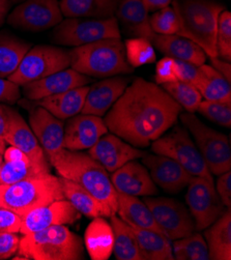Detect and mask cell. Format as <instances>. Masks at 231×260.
I'll return each mask as SVG.
<instances>
[{"instance_id":"obj_14","label":"cell","mask_w":231,"mask_h":260,"mask_svg":"<svg viewBox=\"0 0 231 260\" xmlns=\"http://www.w3.org/2000/svg\"><path fill=\"white\" fill-rule=\"evenodd\" d=\"M6 142L26 154L32 164L43 173H50V163L30 126L16 109L6 106Z\"/></svg>"},{"instance_id":"obj_44","label":"cell","mask_w":231,"mask_h":260,"mask_svg":"<svg viewBox=\"0 0 231 260\" xmlns=\"http://www.w3.org/2000/svg\"><path fill=\"white\" fill-rule=\"evenodd\" d=\"M20 240L16 232H0V260L8 259L18 252Z\"/></svg>"},{"instance_id":"obj_12","label":"cell","mask_w":231,"mask_h":260,"mask_svg":"<svg viewBox=\"0 0 231 260\" xmlns=\"http://www.w3.org/2000/svg\"><path fill=\"white\" fill-rule=\"evenodd\" d=\"M62 17L59 0H25L7 18L14 28L38 32L54 28Z\"/></svg>"},{"instance_id":"obj_22","label":"cell","mask_w":231,"mask_h":260,"mask_svg":"<svg viewBox=\"0 0 231 260\" xmlns=\"http://www.w3.org/2000/svg\"><path fill=\"white\" fill-rule=\"evenodd\" d=\"M129 84L124 77H109L89 86L81 113L103 117Z\"/></svg>"},{"instance_id":"obj_21","label":"cell","mask_w":231,"mask_h":260,"mask_svg":"<svg viewBox=\"0 0 231 260\" xmlns=\"http://www.w3.org/2000/svg\"><path fill=\"white\" fill-rule=\"evenodd\" d=\"M116 192L130 196H153L158 194L147 169L136 161H130L113 172L110 177Z\"/></svg>"},{"instance_id":"obj_11","label":"cell","mask_w":231,"mask_h":260,"mask_svg":"<svg viewBox=\"0 0 231 260\" xmlns=\"http://www.w3.org/2000/svg\"><path fill=\"white\" fill-rule=\"evenodd\" d=\"M186 202L197 230L207 229L225 212V205L216 191L214 181L199 176H192L190 179Z\"/></svg>"},{"instance_id":"obj_19","label":"cell","mask_w":231,"mask_h":260,"mask_svg":"<svg viewBox=\"0 0 231 260\" xmlns=\"http://www.w3.org/2000/svg\"><path fill=\"white\" fill-rule=\"evenodd\" d=\"M143 164L149 169L155 184L168 193H178L186 188L192 175L173 159L162 154H145Z\"/></svg>"},{"instance_id":"obj_3","label":"cell","mask_w":231,"mask_h":260,"mask_svg":"<svg viewBox=\"0 0 231 260\" xmlns=\"http://www.w3.org/2000/svg\"><path fill=\"white\" fill-rule=\"evenodd\" d=\"M171 5L181 26L177 35L197 44L210 58L219 57L218 22L225 8L214 0H172Z\"/></svg>"},{"instance_id":"obj_53","label":"cell","mask_w":231,"mask_h":260,"mask_svg":"<svg viewBox=\"0 0 231 260\" xmlns=\"http://www.w3.org/2000/svg\"><path fill=\"white\" fill-rule=\"evenodd\" d=\"M5 150H6V145H5V144H2V143H0V153H3V154H4Z\"/></svg>"},{"instance_id":"obj_42","label":"cell","mask_w":231,"mask_h":260,"mask_svg":"<svg viewBox=\"0 0 231 260\" xmlns=\"http://www.w3.org/2000/svg\"><path fill=\"white\" fill-rule=\"evenodd\" d=\"M155 80L157 84L170 83L177 80L176 70H175V61L173 58L165 56L156 66V74Z\"/></svg>"},{"instance_id":"obj_40","label":"cell","mask_w":231,"mask_h":260,"mask_svg":"<svg viewBox=\"0 0 231 260\" xmlns=\"http://www.w3.org/2000/svg\"><path fill=\"white\" fill-rule=\"evenodd\" d=\"M197 111L211 121L225 127L231 126V104L217 101H201Z\"/></svg>"},{"instance_id":"obj_54","label":"cell","mask_w":231,"mask_h":260,"mask_svg":"<svg viewBox=\"0 0 231 260\" xmlns=\"http://www.w3.org/2000/svg\"><path fill=\"white\" fill-rule=\"evenodd\" d=\"M23 2H25V0H11V3L12 4H21V3H23Z\"/></svg>"},{"instance_id":"obj_49","label":"cell","mask_w":231,"mask_h":260,"mask_svg":"<svg viewBox=\"0 0 231 260\" xmlns=\"http://www.w3.org/2000/svg\"><path fill=\"white\" fill-rule=\"evenodd\" d=\"M142 3L148 13H155L159 10L169 7L172 0H142Z\"/></svg>"},{"instance_id":"obj_16","label":"cell","mask_w":231,"mask_h":260,"mask_svg":"<svg viewBox=\"0 0 231 260\" xmlns=\"http://www.w3.org/2000/svg\"><path fill=\"white\" fill-rule=\"evenodd\" d=\"M108 133V127L102 117L91 114H77L70 117L63 134V148L84 150L92 147L97 140Z\"/></svg>"},{"instance_id":"obj_36","label":"cell","mask_w":231,"mask_h":260,"mask_svg":"<svg viewBox=\"0 0 231 260\" xmlns=\"http://www.w3.org/2000/svg\"><path fill=\"white\" fill-rule=\"evenodd\" d=\"M172 252L177 260H210L207 242L200 233L174 240Z\"/></svg>"},{"instance_id":"obj_27","label":"cell","mask_w":231,"mask_h":260,"mask_svg":"<svg viewBox=\"0 0 231 260\" xmlns=\"http://www.w3.org/2000/svg\"><path fill=\"white\" fill-rule=\"evenodd\" d=\"M84 244L92 260L109 259L114 246V233L111 224L103 217L93 218L86 228Z\"/></svg>"},{"instance_id":"obj_32","label":"cell","mask_w":231,"mask_h":260,"mask_svg":"<svg viewBox=\"0 0 231 260\" xmlns=\"http://www.w3.org/2000/svg\"><path fill=\"white\" fill-rule=\"evenodd\" d=\"M142 260H173L170 240L153 230L132 228Z\"/></svg>"},{"instance_id":"obj_39","label":"cell","mask_w":231,"mask_h":260,"mask_svg":"<svg viewBox=\"0 0 231 260\" xmlns=\"http://www.w3.org/2000/svg\"><path fill=\"white\" fill-rule=\"evenodd\" d=\"M151 29L156 35H177L179 20L172 7H167L153 13L149 17Z\"/></svg>"},{"instance_id":"obj_5","label":"cell","mask_w":231,"mask_h":260,"mask_svg":"<svg viewBox=\"0 0 231 260\" xmlns=\"http://www.w3.org/2000/svg\"><path fill=\"white\" fill-rule=\"evenodd\" d=\"M71 69L88 77L109 78L134 71L126 61L120 39H105L70 51Z\"/></svg>"},{"instance_id":"obj_45","label":"cell","mask_w":231,"mask_h":260,"mask_svg":"<svg viewBox=\"0 0 231 260\" xmlns=\"http://www.w3.org/2000/svg\"><path fill=\"white\" fill-rule=\"evenodd\" d=\"M22 218L16 213L0 206V232H16L20 231Z\"/></svg>"},{"instance_id":"obj_2","label":"cell","mask_w":231,"mask_h":260,"mask_svg":"<svg viewBox=\"0 0 231 260\" xmlns=\"http://www.w3.org/2000/svg\"><path fill=\"white\" fill-rule=\"evenodd\" d=\"M59 176L75 181L89 192L113 216L117 212V192L108 171L88 153L61 148L47 158Z\"/></svg>"},{"instance_id":"obj_30","label":"cell","mask_w":231,"mask_h":260,"mask_svg":"<svg viewBox=\"0 0 231 260\" xmlns=\"http://www.w3.org/2000/svg\"><path fill=\"white\" fill-rule=\"evenodd\" d=\"M204 232L210 259L231 260V210L216 220Z\"/></svg>"},{"instance_id":"obj_33","label":"cell","mask_w":231,"mask_h":260,"mask_svg":"<svg viewBox=\"0 0 231 260\" xmlns=\"http://www.w3.org/2000/svg\"><path fill=\"white\" fill-rule=\"evenodd\" d=\"M201 75L196 88L207 101L231 104V86L225 78L211 64L200 66Z\"/></svg>"},{"instance_id":"obj_23","label":"cell","mask_w":231,"mask_h":260,"mask_svg":"<svg viewBox=\"0 0 231 260\" xmlns=\"http://www.w3.org/2000/svg\"><path fill=\"white\" fill-rule=\"evenodd\" d=\"M151 44L165 56L198 67L204 64L208 57L197 44L178 35H156Z\"/></svg>"},{"instance_id":"obj_26","label":"cell","mask_w":231,"mask_h":260,"mask_svg":"<svg viewBox=\"0 0 231 260\" xmlns=\"http://www.w3.org/2000/svg\"><path fill=\"white\" fill-rule=\"evenodd\" d=\"M116 213L124 223L132 228L147 229L163 233L147 205L136 196H130L117 192Z\"/></svg>"},{"instance_id":"obj_28","label":"cell","mask_w":231,"mask_h":260,"mask_svg":"<svg viewBox=\"0 0 231 260\" xmlns=\"http://www.w3.org/2000/svg\"><path fill=\"white\" fill-rule=\"evenodd\" d=\"M121 0H60L59 6L65 18H114Z\"/></svg>"},{"instance_id":"obj_37","label":"cell","mask_w":231,"mask_h":260,"mask_svg":"<svg viewBox=\"0 0 231 260\" xmlns=\"http://www.w3.org/2000/svg\"><path fill=\"white\" fill-rule=\"evenodd\" d=\"M161 86L187 112L195 113L197 111L202 96L194 85L176 80L174 82L164 83Z\"/></svg>"},{"instance_id":"obj_17","label":"cell","mask_w":231,"mask_h":260,"mask_svg":"<svg viewBox=\"0 0 231 260\" xmlns=\"http://www.w3.org/2000/svg\"><path fill=\"white\" fill-rule=\"evenodd\" d=\"M88 154L109 172H114L125 163L143 158L146 152L122 141L113 134L103 135L89 148Z\"/></svg>"},{"instance_id":"obj_1","label":"cell","mask_w":231,"mask_h":260,"mask_svg":"<svg viewBox=\"0 0 231 260\" xmlns=\"http://www.w3.org/2000/svg\"><path fill=\"white\" fill-rule=\"evenodd\" d=\"M183 108L158 84L136 78L106 113L109 131L137 147H146L176 123Z\"/></svg>"},{"instance_id":"obj_9","label":"cell","mask_w":231,"mask_h":260,"mask_svg":"<svg viewBox=\"0 0 231 260\" xmlns=\"http://www.w3.org/2000/svg\"><path fill=\"white\" fill-rule=\"evenodd\" d=\"M70 67V51L55 46L38 45L29 49L16 72L8 79L22 86Z\"/></svg>"},{"instance_id":"obj_38","label":"cell","mask_w":231,"mask_h":260,"mask_svg":"<svg viewBox=\"0 0 231 260\" xmlns=\"http://www.w3.org/2000/svg\"><path fill=\"white\" fill-rule=\"evenodd\" d=\"M125 58L132 68L156 62L157 55L150 41L144 38L127 39L124 43Z\"/></svg>"},{"instance_id":"obj_10","label":"cell","mask_w":231,"mask_h":260,"mask_svg":"<svg viewBox=\"0 0 231 260\" xmlns=\"http://www.w3.org/2000/svg\"><path fill=\"white\" fill-rule=\"evenodd\" d=\"M151 150L166 155L184 167L192 176L214 181L213 175L186 128L176 125L165 136L152 141Z\"/></svg>"},{"instance_id":"obj_43","label":"cell","mask_w":231,"mask_h":260,"mask_svg":"<svg viewBox=\"0 0 231 260\" xmlns=\"http://www.w3.org/2000/svg\"><path fill=\"white\" fill-rule=\"evenodd\" d=\"M174 61H175L177 80L192 84L196 87V84H197L199 78H200V75H201L200 67L190 63V62L182 61V60L174 59Z\"/></svg>"},{"instance_id":"obj_24","label":"cell","mask_w":231,"mask_h":260,"mask_svg":"<svg viewBox=\"0 0 231 260\" xmlns=\"http://www.w3.org/2000/svg\"><path fill=\"white\" fill-rule=\"evenodd\" d=\"M115 18L124 30L134 38H144L152 42L156 37L149 23V13L142 0H121L116 10Z\"/></svg>"},{"instance_id":"obj_46","label":"cell","mask_w":231,"mask_h":260,"mask_svg":"<svg viewBox=\"0 0 231 260\" xmlns=\"http://www.w3.org/2000/svg\"><path fill=\"white\" fill-rule=\"evenodd\" d=\"M20 98V86L6 78H0V104H15Z\"/></svg>"},{"instance_id":"obj_25","label":"cell","mask_w":231,"mask_h":260,"mask_svg":"<svg viewBox=\"0 0 231 260\" xmlns=\"http://www.w3.org/2000/svg\"><path fill=\"white\" fill-rule=\"evenodd\" d=\"M88 88L89 86L85 85L30 102L34 105L43 107L61 120L69 119L81 113Z\"/></svg>"},{"instance_id":"obj_52","label":"cell","mask_w":231,"mask_h":260,"mask_svg":"<svg viewBox=\"0 0 231 260\" xmlns=\"http://www.w3.org/2000/svg\"><path fill=\"white\" fill-rule=\"evenodd\" d=\"M3 165H4V155L3 153H0V171H2Z\"/></svg>"},{"instance_id":"obj_51","label":"cell","mask_w":231,"mask_h":260,"mask_svg":"<svg viewBox=\"0 0 231 260\" xmlns=\"http://www.w3.org/2000/svg\"><path fill=\"white\" fill-rule=\"evenodd\" d=\"M11 5V0H0V26L4 24L6 18L8 17Z\"/></svg>"},{"instance_id":"obj_15","label":"cell","mask_w":231,"mask_h":260,"mask_svg":"<svg viewBox=\"0 0 231 260\" xmlns=\"http://www.w3.org/2000/svg\"><path fill=\"white\" fill-rule=\"evenodd\" d=\"M80 218L81 214L67 199L55 200L25 215L19 232L25 236L54 225H71Z\"/></svg>"},{"instance_id":"obj_18","label":"cell","mask_w":231,"mask_h":260,"mask_svg":"<svg viewBox=\"0 0 231 260\" xmlns=\"http://www.w3.org/2000/svg\"><path fill=\"white\" fill-rule=\"evenodd\" d=\"M91 78L73 69H65L43 79L22 85V92L27 100L39 101L46 96L61 93L89 84Z\"/></svg>"},{"instance_id":"obj_41","label":"cell","mask_w":231,"mask_h":260,"mask_svg":"<svg viewBox=\"0 0 231 260\" xmlns=\"http://www.w3.org/2000/svg\"><path fill=\"white\" fill-rule=\"evenodd\" d=\"M217 50L219 57L231 61V13L227 10H224L219 16Z\"/></svg>"},{"instance_id":"obj_13","label":"cell","mask_w":231,"mask_h":260,"mask_svg":"<svg viewBox=\"0 0 231 260\" xmlns=\"http://www.w3.org/2000/svg\"><path fill=\"white\" fill-rule=\"evenodd\" d=\"M144 203L170 241L188 237L195 232V222L183 203L166 197H146Z\"/></svg>"},{"instance_id":"obj_47","label":"cell","mask_w":231,"mask_h":260,"mask_svg":"<svg viewBox=\"0 0 231 260\" xmlns=\"http://www.w3.org/2000/svg\"><path fill=\"white\" fill-rule=\"evenodd\" d=\"M216 191L227 209L231 207V173L227 171L219 175L217 179V188Z\"/></svg>"},{"instance_id":"obj_4","label":"cell","mask_w":231,"mask_h":260,"mask_svg":"<svg viewBox=\"0 0 231 260\" xmlns=\"http://www.w3.org/2000/svg\"><path fill=\"white\" fill-rule=\"evenodd\" d=\"M14 259L82 260L84 246L81 238L67 226L54 225L23 236Z\"/></svg>"},{"instance_id":"obj_20","label":"cell","mask_w":231,"mask_h":260,"mask_svg":"<svg viewBox=\"0 0 231 260\" xmlns=\"http://www.w3.org/2000/svg\"><path fill=\"white\" fill-rule=\"evenodd\" d=\"M29 126L47 158L63 148V122L43 107L31 104L29 107Z\"/></svg>"},{"instance_id":"obj_35","label":"cell","mask_w":231,"mask_h":260,"mask_svg":"<svg viewBox=\"0 0 231 260\" xmlns=\"http://www.w3.org/2000/svg\"><path fill=\"white\" fill-rule=\"evenodd\" d=\"M110 224L114 233L115 258L117 260H142L132 227L115 215L110 217Z\"/></svg>"},{"instance_id":"obj_48","label":"cell","mask_w":231,"mask_h":260,"mask_svg":"<svg viewBox=\"0 0 231 260\" xmlns=\"http://www.w3.org/2000/svg\"><path fill=\"white\" fill-rule=\"evenodd\" d=\"M211 66L218 71L225 79L231 83V64L229 61H226L220 57L211 58Z\"/></svg>"},{"instance_id":"obj_31","label":"cell","mask_w":231,"mask_h":260,"mask_svg":"<svg viewBox=\"0 0 231 260\" xmlns=\"http://www.w3.org/2000/svg\"><path fill=\"white\" fill-rule=\"evenodd\" d=\"M59 177L64 199L71 202L72 205L81 215H84L91 219L96 217L110 218L112 216L104 205L100 203L89 192L83 189L80 185L64 177Z\"/></svg>"},{"instance_id":"obj_8","label":"cell","mask_w":231,"mask_h":260,"mask_svg":"<svg viewBox=\"0 0 231 260\" xmlns=\"http://www.w3.org/2000/svg\"><path fill=\"white\" fill-rule=\"evenodd\" d=\"M105 39H120L117 19L67 18L56 25L52 41L58 45L79 47Z\"/></svg>"},{"instance_id":"obj_7","label":"cell","mask_w":231,"mask_h":260,"mask_svg":"<svg viewBox=\"0 0 231 260\" xmlns=\"http://www.w3.org/2000/svg\"><path fill=\"white\" fill-rule=\"evenodd\" d=\"M181 120L192 134L211 173L220 175L231 170V148L228 138L204 124L194 113H181Z\"/></svg>"},{"instance_id":"obj_50","label":"cell","mask_w":231,"mask_h":260,"mask_svg":"<svg viewBox=\"0 0 231 260\" xmlns=\"http://www.w3.org/2000/svg\"><path fill=\"white\" fill-rule=\"evenodd\" d=\"M6 106L4 104H0V143L6 145L5 140V134H6V128H7V111Z\"/></svg>"},{"instance_id":"obj_34","label":"cell","mask_w":231,"mask_h":260,"mask_svg":"<svg viewBox=\"0 0 231 260\" xmlns=\"http://www.w3.org/2000/svg\"><path fill=\"white\" fill-rule=\"evenodd\" d=\"M31 45L11 34H0V78L13 75Z\"/></svg>"},{"instance_id":"obj_6","label":"cell","mask_w":231,"mask_h":260,"mask_svg":"<svg viewBox=\"0 0 231 260\" xmlns=\"http://www.w3.org/2000/svg\"><path fill=\"white\" fill-rule=\"evenodd\" d=\"M61 199H64V195L60 177L50 173L11 185H0V206L21 218L40 206Z\"/></svg>"},{"instance_id":"obj_29","label":"cell","mask_w":231,"mask_h":260,"mask_svg":"<svg viewBox=\"0 0 231 260\" xmlns=\"http://www.w3.org/2000/svg\"><path fill=\"white\" fill-rule=\"evenodd\" d=\"M4 165L0 171V185H11L43 173L20 149L10 146L4 152Z\"/></svg>"}]
</instances>
